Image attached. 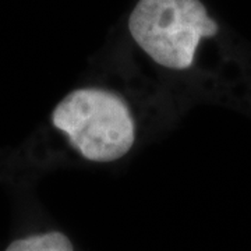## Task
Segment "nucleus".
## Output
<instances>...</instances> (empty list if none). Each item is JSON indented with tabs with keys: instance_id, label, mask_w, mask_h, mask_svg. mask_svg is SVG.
Segmentation results:
<instances>
[{
	"instance_id": "nucleus-1",
	"label": "nucleus",
	"mask_w": 251,
	"mask_h": 251,
	"mask_svg": "<svg viewBox=\"0 0 251 251\" xmlns=\"http://www.w3.org/2000/svg\"><path fill=\"white\" fill-rule=\"evenodd\" d=\"M128 29L153 62L186 70L194 63L200 41L215 35L219 27L200 0H140Z\"/></svg>"
},
{
	"instance_id": "nucleus-2",
	"label": "nucleus",
	"mask_w": 251,
	"mask_h": 251,
	"mask_svg": "<svg viewBox=\"0 0 251 251\" xmlns=\"http://www.w3.org/2000/svg\"><path fill=\"white\" fill-rule=\"evenodd\" d=\"M52 120L88 161H116L134 144L131 113L125 102L109 91H73L56 106Z\"/></svg>"
},
{
	"instance_id": "nucleus-3",
	"label": "nucleus",
	"mask_w": 251,
	"mask_h": 251,
	"mask_svg": "<svg viewBox=\"0 0 251 251\" xmlns=\"http://www.w3.org/2000/svg\"><path fill=\"white\" fill-rule=\"evenodd\" d=\"M6 251H74V249L66 234L48 232L16 240Z\"/></svg>"
}]
</instances>
